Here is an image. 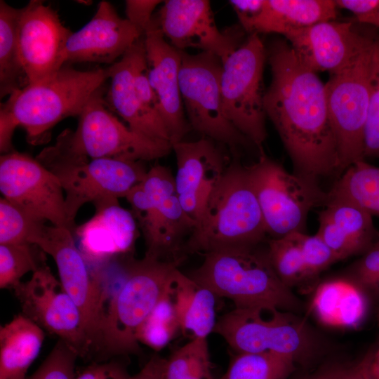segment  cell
<instances>
[{"label": "cell", "instance_id": "6da1fadb", "mask_svg": "<svg viewBox=\"0 0 379 379\" xmlns=\"http://www.w3.org/2000/svg\"><path fill=\"white\" fill-rule=\"evenodd\" d=\"M265 50L272 80L265 93V111L289 154L293 173L316 183L321 177L340 175L325 85L284 40L272 41Z\"/></svg>", "mask_w": 379, "mask_h": 379}, {"label": "cell", "instance_id": "7a4b0ae2", "mask_svg": "<svg viewBox=\"0 0 379 379\" xmlns=\"http://www.w3.org/2000/svg\"><path fill=\"white\" fill-rule=\"evenodd\" d=\"M256 246L224 248L204 254L202 264L190 275L216 296L237 308L297 310L300 301L279 279L267 251Z\"/></svg>", "mask_w": 379, "mask_h": 379}, {"label": "cell", "instance_id": "3957f363", "mask_svg": "<svg viewBox=\"0 0 379 379\" xmlns=\"http://www.w3.org/2000/svg\"><path fill=\"white\" fill-rule=\"evenodd\" d=\"M266 234L246 166L234 157L212 192L185 249L204 255L224 248L256 246Z\"/></svg>", "mask_w": 379, "mask_h": 379}, {"label": "cell", "instance_id": "277c9868", "mask_svg": "<svg viewBox=\"0 0 379 379\" xmlns=\"http://www.w3.org/2000/svg\"><path fill=\"white\" fill-rule=\"evenodd\" d=\"M180 260L145 256L128 267L121 285L105 303L97 352L104 356L137 353V333L162 297Z\"/></svg>", "mask_w": 379, "mask_h": 379}, {"label": "cell", "instance_id": "5b68a950", "mask_svg": "<svg viewBox=\"0 0 379 379\" xmlns=\"http://www.w3.org/2000/svg\"><path fill=\"white\" fill-rule=\"evenodd\" d=\"M109 79L107 69L77 70L63 66L51 78L15 91L1 107L27 133L32 145L42 143L63 119L81 114Z\"/></svg>", "mask_w": 379, "mask_h": 379}, {"label": "cell", "instance_id": "8992f818", "mask_svg": "<svg viewBox=\"0 0 379 379\" xmlns=\"http://www.w3.org/2000/svg\"><path fill=\"white\" fill-rule=\"evenodd\" d=\"M88 159L69 152L58 141L36 158L60 180L67 218L74 228L75 217L84 204L125 197L147 173L140 161Z\"/></svg>", "mask_w": 379, "mask_h": 379}, {"label": "cell", "instance_id": "52a82bcc", "mask_svg": "<svg viewBox=\"0 0 379 379\" xmlns=\"http://www.w3.org/2000/svg\"><path fill=\"white\" fill-rule=\"evenodd\" d=\"M374 38L371 34L351 62L331 74L325 84L340 175L353 164L365 160L364 133L371 91Z\"/></svg>", "mask_w": 379, "mask_h": 379}, {"label": "cell", "instance_id": "ba28073f", "mask_svg": "<svg viewBox=\"0 0 379 379\" xmlns=\"http://www.w3.org/2000/svg\"><path fill=\"white\" fill-rule=\"evenodd\" d=\"M124 198L142 232L147 247L145 256L180 260L175 255L183 237L194 229L195 222L180 205L171 170L155 164Z\"/></svg>", "mask_w": 379, "mask_h": 379}, {"label": "cell", "instance_id": "9c48e42d", "mask_svg": "<svg viewBox=\"0 0 379 379\" xmlns=\"http://www.w3.org/2000/svg\"><path fill=\"white\" fill-rule=\"evenodd\" d=\"M246 168L266 232L273 239L305 232L310 211L326 204L327 192L318 183L289 173L265 154Z\"/></svg>", "mask_w": 379, "mask_h": 379}, {"label": "cell", "instance_id": "30bf717a", "mask_svg": "<svg viewBox=\"0 0 379 379\" xmlns=\"http://www.w3.org/2000/svg\"><path fill=\"white\" fill-rule=\"evenodd\" d=\"M213 333L239 353H273L295 362L308 359L314 340L302 320L275 309L237 308L217 320Z\"/></svg>", "mask_w": 379, "mask_h": 379}, {"label": "cell", "instance_id": "8fae6325", "mask_svg": "<svg viewBox=\"0 0 379 379\" xmlns=\"http://www.w3.org/2000/svg\"><path fill=\"white\" fill-rule=\"evenodd\" d=\"M76 131H63L58 139L71 153L88 158L152 161L172 150L169 141L149 138L124 125L107 107L100 88L79 116Z\"/></svg>", "mask_w": 379, "mask_h": 379}, {"label": "cell", "instance_id": "7c38bea8", "mask_svg": "<svg viewBox=\"0 0 379 379\" xmlns=\"http://www.w3.org/2000/svg\"><path fill=\"white\" fill-rule=\"evenodd\" d=\"M265 47L258 34L246 40L222 62L220 91L227 120L263 154L267 138L262 73Z\"/></svg>", "mask_w": 379, "mask_h": 379}, {"label": "cell", "instance_id": "4fadbf2b", "mask_svg": "<svg viewBox=\"0 0 379 379\" xmlns=\"http://www.w3.org/2000/svg\"><path fill=\"white\" fill-rule=\"evenodd\" d=\"M222 71V61L216 55L204 51L194 55L182 51L179 84L190 126L232 150L255 147L225 116L220 91Z\"/></svg>", "mask_w": 379, "mask_h": 379}, {"label": "cell", "instance_id": "5bb4252c", "mask_svg": "<svg viewBox=\"0 0 379 379\" xmlns=\"http://www.w3.org/2000/svg\"><path fill=\"white\" fill-rule=\"evenodd\" d=\"M22 314L55 334L84 357L93 350L84 317L60 281L44 263L28 281L13 288Z\"/></svg>", "mask_w": 379, "mask_h": 379}, {"label": "cell", "instance_id": "9a60e30c", "mask_svg": "<svg viewBox=\"0 0 379 379\" xmlns=\"http://www.w3.org/2000/svg\"><path fill=\"white\" fill-rule=\"evenodd\" d=\"M0 191L3 197L34 219L63 227L73 234L58 178L36 159L15 151L0 157Z\"/></svg>", "mask_w": 379, "mask_h": 379}, {"label": "cell", "instance_id": "2e32d148", "mask_svg": "<svg viewBox=\"0 0 379 379\" xmlns=\"http://www.w3.org/2000/svg\"><path fill=\"white\" fill-rule=\"evenodd\" d=\"M31 244L55 260L60 281L79 308L93 350L97 351L106 301L105 293L95 275L90 272L73 233L66 228L44 225Z\"/></svg>", "mask_w": 379, "mask_h": 379}, {"label": "cell", "instance_id": "e0dca14e", "mask_svg": "<svg viewBox=\"0 0 379 379\" xmlns=\"http://www.w3.org/2000/svg\"><path fill=\"white\" fill-rule=\"evenodd\" d=\"M72 34L57 12L42 1L32 0L20 8L17 38L27 84L44 81L64 66Z\"/></svg>", "mask_w": 379, "mask_h": 379}, {"label": "cell", "instance_id": "ac0fdd59", "mask_svg": "<svg viewBox=\"0 0 379 379\" xmlns=\"http://www.w3.org/2000/svg\"><path fill=\"white\" fill-rule=\"evenodd\" d=\"M156 18L164 36L178 50L199 49L222 62L242 44L246 32L241 25L220 30L207 0L165 1Z\"/></svg>", "mask_w": 379, "mask_h": 379}, {"label": "cell", "instance_id": "d6986e66", "mask_svg": "<svg viewBox=\"0 0 379 379\" xmlns=\"http://www.w3.org/2000/svg\"><path fill=\"white\" fill-rule=\"evenodd\" d=\"M216 142L204 137L172 144L177 164L175 191L182 209L195 225L229 165Z\"/></svg>", "mask_w": 379, "mask_h": 379}, {"label": "cell", "instance_id": "ffe728a7", "mask_svg": "<svg viewBox=\"0 0 379 379\" xmlns=\"http://www.w3.org/2000/svg\"><path fill=\"white\" fill-rule=\"evenodd\" d=\"M144 36L149 81L172 145L182 141L192 129L180 90L182 51L166 42L154 16Z\"/></svg>", "mask_w": 379, "mask_h": 379}, {"label": "cell", "instance_id": "44dd1931", "mask_svg": "<svg viewBox=\"0 0 379 379\" xmlns=\"http://www.w3.org/2000/svg\"><path fill=\"white\" fill-rule=\"evenodd\" d=\"M371 34L355 30L351 22H321L284 36L300 62L310 70L334 74L344 69Z\"/></svg>", "mask_w": 379, "mask_h": 379}, {"label": "cell", "instance_id": "7402d4cb", "mask_svg": "<svg viewBox=\"0 0 379 379\" xmlns=\"http://www.w3.org/2000/svg\"><path fill=\"white\" fill-rule=\"evenodd\" d=\"M142 35L109 2L102 1L91 20L69 36L65 61L113 64Z\"/></svg>", "mask_w": 379, "mask_h": 379}, {"label": "cell", "instance_id": "603a6c76", "mask_svg": "<svg viewBox=\"0 0 379 379\" xmlns=\"http://www.w3.org/2000/svg\"><path fill=\"white\" fill-rule=\"evenodd\" d=\"M95 213L74 230L79 249L87 262H102L131 251L138 237L135 219L118 199L94 204Z\"/></svg>", "mask_w": 379, "mask_h": 379}, {"label": "cell", "instance_id": "cb8c5ba5", "mask_svg": "<svg viewBox=\"0 0 379 379\" xmlns=\"http://www.w3.org/2000/svg\"><path fill=\"white\" fill-rule=\"evenodd\" d=\"M145 48V36L142 35L119 60L107 68L110 85L105 101L134 131L153 139L171 142L161 118L143 105L135 88V66Z\"/></svg>", "mask_w": 379, "mask_h": 379}, {"label": "cell", "instance_id": "d4e9b609", "mask_svg": "<svg viewBox=\"0 0 379 379\" xmlns=\"http://www.w3.org/2000/svg\"><path fill=\"white\" fill-rule=\"evenodd\" d=\"M339 260L364 253L376 240L379 232L373 216L354 203L342 198H326L319 214L316 233Z\"/></svg>", "mask_w": 379, "mask_h": 379}, {"label": "cell", "instance_id": "484cf974", "mask_svg": "<svg viewBox=\"0 0 379 379\" xmlns=\"http://www.w3.org/2000/svg\"><path fill=\"white\" fill-rule=\"evenodd\" d=\"M338 8L332 0H264L260 11L240 23L251 34L287 32L332 21Z\"/></svg>", "mask_w": 379, "mask_h": 379}, {"label": "cell", "instance_id": "4316f807", "mask_svg": "<svg viewBox=\"0 0 379 379\" xmlns=\"http://www.w3.org/2000/svg\"><path fill=\"white\" fill-rule=\"evenodd\" d=\"M171 290L180 331L190 340L207 338L213 332L217 319L215 297L177 267L173 272Z\"/></svg>", "mask_w": 379, "mask_h": 379}, {"label": "cell", "instance_id": "83f0119b", "mask_svg": "<svg viewBox=\"0 0 379 379\" xmlns=\"http://www.w3.org/2000/svg\"><path fill=\"white\" fill-rule=\"evenodd\" d=\"M44 332L22 314L0 327V379H26L38 357Z\"/></svg>", "mask_w": 379, "mask_h": 379}, {"label": "cell", "instance_id": "f1b7e54d", "mask_svg": "<svg viewBox=\"0 0 379 379\" xmlns=\"http://www.w3.org/2000/svg\"><path fill=\"white\" fill-rule=\"evenodd\" d=\"M327 197L347 199L379 216V167L365 160L353 164L339 176Z\"/></svg>", "mask_w": 379, "mask_h": 379}, {"label": "cell", "instance_id": "f546056e", "mask_svg": "<svg viewBox=\"0 0 379 379\" xmlns=\"http://www.w3.org/2000/svg\"><path fill=\"white\" fill-rule=\"evenodd\" d=\"M20 8L0 1V94L1 98L21 88L25 77L18 51L17 27ZM26 79V78H25Z\"/></svg>", "mask_w": 379, "mask_h": 379}, {"label": "cell", "instance_id": "4dcf8cb0", "mask_svg": "<svg viewBox=\"0 0 379 379\" xmlns=\"http://www.w3.org/2000/svg\"><path fill=\"white\" fill-rule=\"evenodd\" d=\"M295 364L288 357L273 353H239L218 379H288Z\"/></svg>", "mask_w": 379, "mask_h": 379}, {"label": "cell", "instance_id": "1f68e13d", "mask_svg": "<svg viewBox=\"0 0 379 379\" xmlns=\"http://www.w3.org/2000/svg\"><path fill=\"white\" fill-rule=\"evenodd\" d=\"M164 379H214L207 338H194L166 360Z\"/></svg>", "mask_w": 379, "mask_h": 379}, {"label": "cell", "instance_id": "d6a6232c", "mask_svg": "<svg viewBox=\"0 0 379 379\" xmlns=\"http://www.w3.org/2000/svg\"><path fill=\"white\" fill-rule=\"evenodd\" d=\"M171 279L166 291L137 333L139 343L155 351L164 348L180 331L171 296Z\"/></svg>", "mask_w": 379, "mask_h": 379}, {"label": "cell", "instance_id": "836d02e7", "mask_svg": "<svg viewBox=\"0 0 379 379\" xmlns=\"http://www.w3.org/2000/svg\"><path fill=\"white\" fill-rule=\"evenodd\" d=\"M298 232L268 241L267 253L272 265L281 281L290 288L311 278L299 245Z\"/></svg>", "mask_w": 379, "mask_h": 379}, {"label": "cell", "instance_id": "e575fe53", "mask_svg": "<svg viewBox=\"0 0 379 379\" xmlns=\"http://www.w3.org/2000/svg\"><path fill=\"white\" fill-rule=\"evenodd\" d=\"M44 252L32 244H0V288H13L21 278L46 262Z\"/></svg>", "mask_w": 379, "mask_h": 379}, {"label": "cell", "instance_id": "d590c367", "mask_svg": "<svg viewBox=\"0 0 379 379\" xmlns=\"http://www.w3.org/2000/svg\"><path fill=\"white\" fill-rule=\"evenodd\" d=\"M44 225L4 197L0 199V244H30Z\"/></svg>", "mask_w": 379, "mask_h": 379}, {"label": "cell", "instance_id": "8d00e7d4", "mask_svg": "<svg viewBox=\"0 0 379 379\" xmlns=\"http://www.w3.org/2000/svg\"><path fill=\"white\" fill-rule=\"evenodd\" d=\"M364 157L379 159V36L373 44L371 91L364 133Z\"/></svg>", "mask_w": 379, "mask_h": 379}, {"label": "cell", "instance_id": "74e56055", "mask_svg": "<svg viewBox=\"0 0 379 379\" xmlns=\"http://www.w3.org/2000/svg\"><path fill=\"white\" fill-rule=\"evenodd\" d=\"M77 354L59 339L38 369L26 379H74Z\"/></svg>", "mask_w": 379, "mask_h": 379}, {"label": "cell", "instance_id": "f35d334b", "mask_svg": "<svg viewBox=\"0 0 379 379\" xmlns=\"http://www.w3.org/2000/svg\"><path fill=\"white\" fill-rule=\"evenodd\" d=\"M298 237L311 277L338 261L333 252L317 234L311 236L305 232H298Z\"/></svg>", "mask_w": 379, "mask_h": 379}, {"label": "cell", "instance_id": "ab89813d", "mask_svg": "<svg viewBox=\"0 0 379 379\" xmlns=\"http://www.w3.org/2000/svg\"><path fill=\"white\" fill-rule=\"evenodd\" d=\"M355 275L361 284L372 289L379 282V234L356 265Z\"/></svg>", "mask_w": 379, "mask_h": 379}, {"label": "cell", "instance_id": "60d3db41", "mask_svg": "<svg viewBox=\"0 0 379 379\" xmlns=\"http://www.w3.org/2000/svg\"><path fill=\"white\" fill-rule=\"evenodd\" d=\"M161 2L157 0H127L126 19L145 34L153 19V11Z\"/></svg>", "mask_w": 379, "mask_h": 379}, {"label": "cell", "instance_id": "b9f144b4", "mask_svg": "<svg viewBox=\"0 0 379 379\" xmlns=\"http://www.w3.org/2000/svg\"><path fill=\"white\" fill-rule=\"evenodd\" d=\"M129 377L121 364L111 361L93 364L75 375L74 379H128Z\"/></svg>", "mask_w": 379, "mask_h": 379}, {"label": "cell", "instance_id": "7bdbcfd3", "mask_svg": "<svg viewBox=\"0 0 379 379\" xmlns=\"http://www.w3.org/2000/svg\"><path fill=\"white\" fill-rule=\"evenodd\" d=\"M19 126L12 115L5 109L0 110V151L1 154L13 151L12 136L16 127Z\"/></svg>", "mask_w": 379, "mask_h": 379}, {"label": "cell", "instance_id": "ee69618b", "mask_svg": "<svg viewBox=\"0 0 379 379\" xmlns=\"http://www.w3.org/2000/svg\"><path fill=\"white\" fill-rule=\"evenodd\" d=\"M338 8H344L353 13L354 18L371 15L379 8V0H335Z\"/></svg>", "mask_w": 379, "mask_h": 379}, {"label": "cell", "instance_id": "f6af8a7d", "mask_svg": "<svg viewBox=\"0 0 379 379\" xmlns=\"http://www.w3.org/2000/svg\"><path fill=\"white\" fill-rule=\"evenodd\" d=\"M166 359L154 355L135 375L128 379H164Z\"/></svg>", "mask_w": 379, "mask_h": 379}, {"label": "cell", "instance_id": "bcb514c9", "mask_svg": "<svg viewBox=\"0 0 379 379\" xmlns=\"http://www.w3.org/2000/svg\"><path fill=\"white\" fill-rule=\"evenodd\" d=\"M229 3L241 23L256 15L262 9L264 0H231Z\"/></svg>", "mask_w": 379, "mask_h": 379}, {"label": "cell", "instance_id": "7dc6e473", "mask_svg": "<svg viewBox=\"0 0 379 379\" xmlns=\"http://www.w3.org/2000/svg\"><path fill=\"white\" fill-rule=\"evenodd\" d=\"M373 355L371 351L358 364L350 367L344 379H373L371 373Z\"/></svg>", "mask_w": 379, "mask_h": 379}, {"label": "cell", "instance_id": "c3c4849f", "mask_svg": "<svg viewBox=\"0 0 379 379\" xmlns=\"http://www.w3.org/2000/svg\"><path fill=\"white\" fill-rule=\"evenodd\" d=\"M349 368L340 364L331 365L302 379H344Z\"/></svg>", "mask_w": 379, "mask_h": 379}, {"label": "cell", "instance_id": "681fc988", "mask_svg": "<svg viewBox=\"0 0 379 379\" xmlns=\"http://www.w3.org/2000/svg\"><path fill=\"white\" fill-rule=\"evenodd\" d=\"M354 20L359 23L379 27V8L371 15L360 18H354Z\"/></svg>", "mask_w": 379, "mask_h": 379}, {"label": "cell", "instance_id": "f907efd6", "mask_svg": "<svg viewBox=\"0 0 379 379\" xmlns=\"http://www.w3.org/2000/svg\"><path fill=\"white\" fill-rule=\"evenodd\" d=\"M371 373L374 379H379V349L373 355L371 364Z\"/></svg>", "mask_w": 379, "mask_h": 379}, {"label": "cell", "instance_id": "816d5d0a", "mask_svg": "<svg viewBox=\"0 0 379 379\" xmlns=\"http://www.w3.org/2000/svg\"><path fill=\"white\" fill-rule=\"evenodd\" d=\"M373 289L379 292V282L376 284V286Z\"/></svg>", "mask_w": 379, "mask_h": 379}, {"label": "cell", "instance_id": "f5cc1de1", "mask_svg": "<svg viewBox=\"0 0 379 379\" xmlns=\"http://www.w3.org/2000/svg\"><path fill=\"white\" fill-rule=\"evenodd\" d=\"M374 379V378H373Z\"/></svg>", "mask_w": 379, "mask_h": 379}]
</instances>
